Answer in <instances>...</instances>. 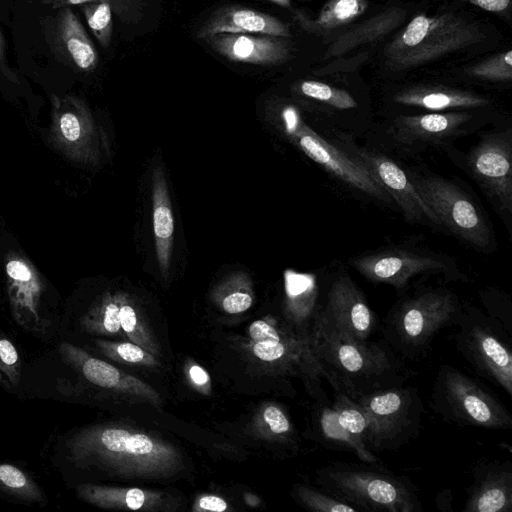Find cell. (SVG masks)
Returning <instances> with one entry per match:
<instances>
[{"instance_id": "29", "label": "cell", "mask_w": 512, "mask_h": 512, "mask_svg": "<svg viewBox=\"0 0 512 512\" xmlns=\"http://www.w3.org/2000/svg\"><path fill=\"white\" fill-rule=\"evenodd\" d=\"M153 227L158 244L160 263L165 265L168 261L169 242L174 231V221L166 191L158 188L154 191Z\"/></svg>"}, {"instance_id": "9", "label": "cell", "mask_w": 512, "mask_h": 512, "mask_svg": "<svg viewBox=\"0 0 512 512\" xmlns=\"http://www.w3.org/2000/svg\"><path fill=\"white\" fill-rule=\"evenodd\" d=\"M453 326L457 350L474 370L512 396V335L476 307L461 304Z\"/></svg>"}, {"instance_id": "39", "label": "cell", "mask_w": 512, "mask_h": 512, "mask_svg": "<svg viewBox=\"0 0 512 512\" xmlns=\"http://www.w3.org/2000/svg\"><path fill=\"white\" fill-rule=\"evenodd\" d=\"M119 316L121 328L132 338L137 328V316L134 309L130 305L122 304Z\"/></svg>"}, {"instance_id": "33", "label": "cell", "mask_w": 512, "mask_h": 512, "mask_svg": "<svg viewBox=\"0 0 512 512\" xmlns=\"http://www.w3.org/2000/svg\"><path fill=\"white\" fill-rule=\"evenodd\" d=\"M21 380V360L13 343L0 333V385L16 387Z\"/></svg>"}, {"instance_id": "2", "label": "cell", "mask_w": 512, "mask_h": 512, "mask_svg": "<svg viewBox=\"0 0 512 512\" xmlns=\"http://www.w3.org/2000/svg\"><path fill=\"white\" fill-rule=\"evenodd\" d=\"M377 463L333 462L317 472V483L359 511L421 512L414 485Z\"/></svg>"}, {"instance_id": "10", "label": "cell", "mask_w": 512, "mask_h": 512, "mask_svg": "<svg viewBox=\"0 0 512 512\" xmlns=\"http://www.w3.org/2000/svg\"><path fill=\"white\" fill-rule=\"evenodd\" d=\"M329 140L354 164L367 173L393 199L396 208L411 224L443 228L441 222L421 198L405 169L393 158L368 144H359L349 133L323 128Z\"/></svg>"}, {"instance_id": "37", "label": "cell", "mask_w": 512, "mask_h": 512, "mask_svg": "<svg viewBox=\"0 0 512 512\" xmlns=\"http://www.w3.org/2000/svg\"><path fill=\"white\" fill-rule=\"evenodd\" d=\"M249 335L255 343L282 339L277 329L263 320H257L250 325Z\"/></svg>"}, {"instance_id": "6", "label": "cell", "mask_w": 512, "mask_h": 512, "mask_svg": "<svg viewBox=\"0 0 512 512\" xmlns=\"http://www.w3.org/2000/svg\"><path fill=\"white\" fill-rule=\"evenodd\" d=\"M405 172L443 228L478 251L494 250L496 243L491 226L467 191L453 181L424 169L412 166Z\"/></svg>"}, {"instance_id": "21", "label": "cell", "mask_w": 512, "mask_h": 512, "mask_svg": "<svg viewBox=\"0 0 512 512\" xmlns=\"http://www.w3.org/2000/svg\"><path fill=\"white\" fill-rule=\"evenodd\" d=\"M220 33H257L282 38L291 36L287 24L279 19L238 5L218 9L203 23L196 36L205 39Z\"/></svg>"}, {"instance_id": "42", "label": "cell", "mask_w": 512, "mask_h": 512, "mask_svg": "<svg viewBox=\"0 0 512 512\" xmlns=\"http://www.w3.org/2000/svg\"><path fill=\"white\" fill-rule=\"evenodd\" d=\"M191 379L198 385H204L208 381V374L199 366H192L189 370Z\"/></svg>"}, {"instance_id": "16", "label": "cell", "mask_w": 512, "mask_h": 512, "mask_svg": "<svg viewBox=\"0 0 512 512\" xmlns=\"http://www.w3.org/2000/svg\"><path fill=\"white\" fill-rule=\"evenodd\" d=\"M321 312L340 329L359 341L370 340L377 316L365 295L347 273L337 275L324 291Z\"/></svg>"}, {"instance_id": "45", "label": "cell", "mask_w": 512, "mask_h": 512, "mask_svg": "<svg viewBox=\"0 0 512 512\" xmlns=\"http://www.w3.org/2000/svg\"><path fill=\"white\" fill-rule=\"evenodd\" d=\"M284 7H290V0H269Z\"/></svg>"}, {"instance_id": "20", "label": "cell", "mask_w": 512, "mask_h": 512, "mask_svg": "<svg viewBox=\"0 0 512 512\" xmlns=\"http://www.w3.org/2000/svg\"><path fill=\"white\" fill-rule=\"evenodd\" d=\"M8 293L14 320L23 329L40 332L44 329L40 311L42 285L33 269L20 259L6 264Z\"/></svg>"}, {"instance_id": "36", "label": "cell", "mask_w": 512, "mask_h": 512, "mask_svg": "<svg viewBox=\"0 0 512 512\" xmlns=\"http://www.w3.org/2000/svg\"><path fill=\"white\" fill-rule=\"evenodd\" d=\"M263 417L271 432L274 434L287 435L292 430L288 417L276 406H268L264 410Z\"/></svg>"}, {"instance_id": "11", "label": "cell", "mask_w": 512, "mask_h": 512, "mask_svg": "<svg viewBox=\"0 0 512 512\" xmlns=\"http://www.w3.org/2000/svg\"><path fill=\"white\" fill-rule=\"evenodd\" d=\"M362 407L369 424L370 448L395 450L419 434L424 406L412 386H395L354 398Z\"/></svg>"}, {"instance_id": "22", "label": "cell", "mask_w": 512, "mask_h": 512, "mask_svg": "<svg viewBox=\"0 0 512 512\" xmlns=\"http://www.w3.org/2000/svg\"><path fill=\"white\" fill-rule=\"evenodd\" d=\"M285 288L292 307V314L297 323L298 334L309 339L310 333L322 308L320 288L312 274L287 271Z\"/></svg>"}, {"instance_id": "14", "label": "cell", "mask_w": 512, "mask_h": 512, "mask_svg": "<svg viewBox=\"0 0 512 512\" xmlns=\"http://www.w3.org/2000/svg\"><path fill=\"white\" fill-rule=\"evenodd\" d=\"M349 263L367 280L391 285L398 291L422 275L444 274L451 280L469 281L452 258L431 251L384 249L353 257Z\"/></svg>"}, {"instance_id": "30", "label": "cell", "mask_w": 512, "mask_h": 512, "mask_svg": "<svg viewBox=\"0 0 512 512\" xmlns=\"http://www.w3.org/2000/svg\"><path fill=\"white\" fill-rule=\"evenodd\" d=\"M87 23L103 47H108L112 35L110 0H98L83 8Z\"/></svg>"}, {"instance_id": "34", "label": "cell", "mask_w": 512, "mask_h": 512, "mask_svg": "<svg viewBox=\"0 0 512 512\" xmlns=\"http://www.w3.org/2000/svg\"><path fill=\"white\" fill-rule=\"evenodd\" d=\"M57 128L67 144H75L83 136V123L80 116L72 109L65 108L58 113Z\"/></svg>"}, {"instance_id": "18", "label": "cell", "mask_w": 512, "mask_h": 512, "mask_svg": "<svg viewBox=\"0 0 512 512\" xmlns=\"http://www.w3.org/2000/svg\"><path fill=\"white\" fill-rule=\"evenodd\" d=\"M204 40L214 51L234 62L277 65L290 55V46L282 37L220 33Z\"/></svg>"}, {"instance_id": "27", "label": "cell", "mask_w": 512, "mask_h": 512, "mask_svg": "<svg viewBox=\"0 0 512 512\" xmlns=\"http://www.w3.org/2000/svg\"><path fill=\"white\" fill-rule=\"evenodd\" d=\"M77 495L97 506L113 507L118 504H125L132 510H138L145 504V493L138 489L132 488L125 493L113 488L101 487L90 484H83L77 487Z\"/></svg>"}, {"instance_id": "35", "label": "cell", "mask_w": 512, "mask_h": 512, "mask_svg": "<svg viewBox=\"0 0 512 512\" xmlns=\"http://www.w3.org/2000/svg\"><path fill=\"white\" fill-rule=\"evenodd\" d=\"M97 343L106 354L112 357L117 356L124 361L132 363L148 362V355L145 354L142 348L135 344L119 343L116 345L102 341H98Z\"/></svg>"}, {"instance_id": "3", "label": "cell", "mask_w": 512, "mask_h": 512, "mask_svg": "<svg viewBox=\"0 0 512 512\" xmlns=\"http://www.w3.org/2000/svg\"><path fill=\"white\" fill-rule=\"evenodd\" d=\"M483 123L481 113L474 110L393 115L369 127L366 144L389 156L414 158L430 149L448 147L480 130Z\"/></svg>"}, {"instance_id": "41", "label": "cell", "mask_w": 512, "mask_h": 512, "mask_svg": "<svg viewBox=\"0 0 512 512\" xmlns=\"http://www.w3.org/2000/svg\"><path fill=\"white\" fill-rule=\"evenodd\" d=\"M199 505L204 510L222 512L226 510V502L217 496H204L200 499Z\"/></svg>"}, {"instance_id": "26", "label": "cell", "mask_w": 512, "mask_h": 512, "mask_svg": "<svg viewBox=\"0 0 512 512\" xmlns=\"http://www.w3.org/2000/svg\"><path fill=\"white\" fill-rule=\"evenodd\" d=\"M367 0H330L322 8L318 18L307 24V29L329 31L346 25L363 14Z\"/></svg>"}, {"instance_id": "1", "label": "cell", "mask_w": 512, "mask_h": 512, "mask_svg": "<svg viewBox=\"0 0 512 512\" xmlns=\"http://www.w3.org/2000/svg\"><path fill=\"white\" fill-rule=\"evenodd\" d=\"M324 378L352 399L404 385L410 371L385 342L359 341L320 310L309 336Z\"/></svg>"}, {"instance_id": "44", "label": "cell", "mask_w": 512, "mask_h": 512, "mask_svg": "<svg viewBox=\"0 0 512 512\" xmlns=\"http://www.w3.org/2000/svg\"><path fill=\"white\" fill-rule=\"evenodd\" d=\"M4 62V41L0 30V64Z\"/></svg>"}, {"instance_id": "5", "label": "cell", "mask_w": 512, "mask_h": 512, "mask_svg": "<svg viewBox=\"0 0 512 512\" xmlns=\"http://www.w3.org/2000/svg\"><path fill=\"white\" fill-rule=\"evenodd\" d=\"M478 25L446 13L418 15L389 43L387 62L394 70H405L466 48L483 39Z\"/></svg>"}, {"instance_id": "25", "label": "cell", "mask_w": 512, "mask_h": 512, "mask_svg": "<svg viewBox=\"0 0 512 512\" xmlns=\"http://www.w3.org/2000/svg\"><path fill=\"white\" fill-rule=\"evenodd\" d=\"M300 92L308 99L324 107V115L330 117L327 127L338 129L337 116L358 108L359 104L348 91L315 80L303 81Z\"/></svg>"}, {"instance_id": "28", "label": "cell", "mask_w": 512, "mask_h": 512, "mask_svg": "<svg viewBox=\"0 0 512 512\" xmlns=\"http://www.w3.org/2000/svg\"><path fill=\"white\" fill-rule=\"evenodd\" d=\"M0 491L28 502H42L44 494L33 478L22 469L0 462Z\"/></svg>"}, {"instance_id": "12", "label": "cell", "mask_w": 512, "mask_h": 512, "mask_svg": "<svg viewBox=\"0 0 512 512\" xmlns=\"http://www.w3.org/2000/svg\"><path fill=\"white\" fill-rule=\"evenodd\" d=\"M464 166L510 230L512 128H499L481 134L464 156Z\"/></svg>"}, {"instance_id": "32", "label": "cell", "mask_w": 512, "mask_h": 512, "mask_svg": "<svg viewBox=\"0 0 512 512\" xmlns=\"http://www.w3.org/2000/svg\"><path fill=\"white\" fill-rule=\"evenodd\" d=\"M298 498L311 511L316 512H356L355 506L339 500L325 491L302 486L298 489Z\"/></svg>"}, {"instance_id": "17", "label": "cell", "mask_w": 512, "mask_h": 512, "mask_svg": "<svg viewBox=\"0 0 512 512\" xmlns=\"http://www.w3.org/2000/svg\"><path fill=\"white\" fill-rule=\"evenodd\" d=\"M474 482L468 490L465 512L512 511V463L488 461L473 469Z\"/></svg>"}, {"instance_id": "4", "label": "cell", "mask_w": 512, "mask_h": 512, "mask_svg": "<svg viewBox=\"0 0 512 512\" xmlns=\"http://www.w3.org/2000/svg\"><path fill=\"white\" fill-rule=\"evenodd\" d=\"M461 303L446 288H424L398 301L381 328L384 342L402 358L416 360L430 349L435 335L454 325Z\"/></svg>"}, {"instance_id": "40", "label": "cell", "mask_w": 512, "mask_h": 512, "mask_svg": "<svg viewBox=\"0 0 512 512\" xmlns=\"http://www.w3.org/2000/svg\"><path fill=\"white\" fill-rule=\"evenodd\" d=\"M490 12H502L509 8L511 0H465Z\"/></svg>"}, {"instance_id": "8", "label": "cell", "mask_w": 512, "mask_h": 512, "mask_svg": "<svg viewBox=\"0 0 512 512\" xmlns=\"http://www.w3.org/2000/svg\"><path fill=\"white\" fill-rule=\"evenodd\" d=\"M430 406L446 422L459 426L512 428L511 415L499 399L482 383L451 365L438 368Z\"/></svg>"}, {"instance_id": "23", "label": "cell", "mask_w": 512, "mask_h": 512, "mask_svg": "<svg viewBox=\"0 0 512 512\" xmlns=\"http://www.w3.org/2000/svg\"><path fill=\"white\" fill-rule=\"evenodd\" d=\"M58 32L66 53L78 68L92 70L97 65V51L82 24L69 8L60 13Z\"/></svg>"}, {"instance_id": "15", "label": "cell", "mask_w": 512, "mask_h": 512, "mask_svg": "<svg viewBox=\"0 0 512 512\" xmlns=\"http://www.w3.org/2000/svg\"><path fill=\"white\" fill-rule=\"evenodd\" d=\"M317 402L314 428L319 441L329 449L353 452L362 462L377 463L362 407L341 391H334L332 401Z\"/></svg>"}, {"instance_id": "13", "label": "cell", "mask_w": 512, "mask_h": 512, "mask_svg": "<svg viewBox=\"0 0 512 512\" xmlns=\"http://www.w3.org/2000/svg\"><path fill=\"white\" fill-rule=\"evenodd\" d=\"M283 121L286 131L293 136L298 147L332 178L361 195L386 206L396 207L391 196L367 173L349 160L326 136L306 125L298 111L288 106Z\"/></svg>"}, {"instance_id": "38", "label": "cell", "mask_w": 512, "mask_h": 512, "mask_svg": "<svg viewBox=\"0 0 512 512\" xmlns=\"http://www.w3.org/2000/svg\"><path fill=\"white\" fill-rule=\"evenodd\" d=\"M252 298L243 292H234L226 296L222 302L223 309L231 314L240 313L250 308Z\"/></svg>"}, {"instance_id": "7", "label": "cell", "mask_w": 512, "mask_h": 512, "mask_svg": "<svg viewBox=\"0 0 512 512\" xmlns=\"http://www.w3.org/2000/svg\"><path fill=\"white\" fill-rule=\"evenodd\" d=\"M68 457L77 467L91 465L114 470L152 468L171 456L163 444L142 433L114 426L82 429L66 441Z\"/></svg>"}, {"instance_id": "31", "label": "cell", "mask_w": 512, "mask_h": 512, "mask_svg": "<svg viewBox=\"0 0 512 512\" xmlns=\"http://www.w3.org/2000/svg\"><path fill=\"white\" fill-rule=\"evenodd\" d=\"M468 73L484 80L509 82L512 80V51L490 57L469 68Z\"/></svg>"}, {"instance_id": "43", "label": "cell", "mask_w": 512, "mask_h": 512, "mask_svg": "<svg viewBox=\"0 0 512 512\" xmlns=\"http://www.w3.org/2000/svg\"><path fill=\"white\" fill-rule=\"evenodd\" d=\"M98 0H55L56 6H63V5H78V4H84L88 2H95Z\"/></svg>"}, {"instance_id": "19", "label": "cell", "mask_w": 512, "mask_h": 512, "mask_svg": "<svg viewBox=\"0 0 512 512\" xmlns=\"http://www.w3.org/2000/svg\"><path fill=\"white\" fill-rule=\"evenodd\" d=\"M391 102L398 108L420 113L476 110L488 107L491 101L477 93L446 86L419 85L395 92Z\"/></svg>"}, {"instance_id": "24", "label": "cell", "mask_w": 512, "mask_h": 512, "mask_svg": "<svg viewBox=\"0 0 512 512\" xmlns=\"http://www.w3.org/2000/svg\"><path fill=\"white\" fill-rule=\"evenodd\" d=\"M404 18L400 9H390L367 20L363 25L338 37L327 50L325 57L338 56L358 44L381 38Z\"/></svg>"}]
</instances>
